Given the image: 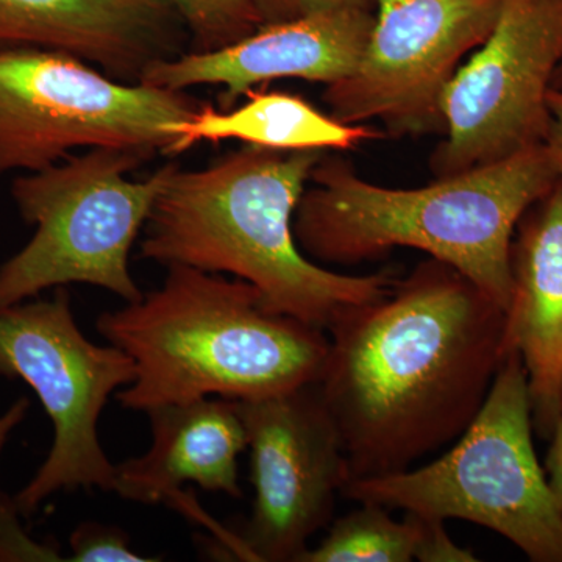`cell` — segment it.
Returning a JSON list of instances; mask_svg holds the SVG:
<instances>
[{"label":"cell","instance_id":"cell-1","mask_svg":"<svg viewBox=\"0 0 562 562\" xmlns=\"http://www.w3.org/2000/svg\"><path fill=\"white\" fill-rule=\"evenodd\" d=\"M505 325L498 303L432 258L333 322L317 386L349 480L406 471L457 441L508 355Z\"/></svg>","mask_w":562,"mask_h":562},{"label":"cell","instance_id":"cell-2","mask_svg":"<svg viewBox=\"0 0 562 562\" xmlns=\"http://www.w3.org/2000/svg\"><path fill=\"white\" fill-rule=\"evenodd\" d=\"M324 154L246 146L199 171L177 168L144 225L140 257L247 281L269 312L327 331L386 295L395 277L336 272L299 247L295 210Z\"/></svg>","mask_w":562,"mask_h":562},{"label":"cell","instance_id":"cell-3","mask_svg":"<svg viewBox=\"0 0 562 562\" xmlns=\"http://www.w3.org/2000/svg\"><path fill=\"white\" fill-rule=\"evenodd\" d=\"M558 181L543 144L408 190L371 183L349 161L324 155L295 210L294 235L317 265H360L398 247L424 251L506 312L514 233Z\"/></svg>","mask_w":562,"mask_h":562},{"label":"cell","instance_id":"cell-4","mask_svg":"<svg viewBox=\"0 0 562 562\" xmlns=\"http://www.w3.org/2000/svg\"><path fill=\"white\" fill-rule=\"evenodd\" d=\"M99 333L132 358L122 408L147 413L217 395L254 401L319 382L328 335L269 312L247 281L169 266L165 283L103 313Z\"/></svg>","mask_w":562,"mask_h":562},{"label":"cell","instance_id":"cell-5","mask_svg":"<svg viewBox=\"0 0 562 562\" xmlns=\"http://www.w3.org/2000/svg\"><path fill=\"white\" fill-rule=\"evenodd\" d=\"M341 495L443 522L468 520L531 561L562 562V512L532 446L530 386L517 351L506 355L482 409L449 452L422 468L349 480Z\"/></svg>","mask_w":562,"mask_h":562},{"label":"cell","instance_id":"cell-6","mask_svg":"<svg viewBox=\"0 0 562 562\" xmlns=\"http://www.w3.org/2000/svg\"><path fill=\"white\" fill-rule=\"evenodd\" d=\"M149 157L95 147L13 181V201L35 233L0 266V312L70 283L102 288L127 303L143 297L128 266L131 251L179 168L171 162L149 179L128 180Z\"/></svg>","mask_w":562,"mask_h":562},{"label":"cell","instance_id":"cell-7","mask_svg":"<svg viewBox=\"0 0 562 562\" xmlns=\"http://www.w3.org/2000/svg\"><path fill=\"white\" fill-rule=\"evenodd\" d=\"M199 109L187 91L113 79L68 52L2 47L0 177L43 171L83 147L172 154Z\"/></svg>","mask_w":562,"mask_h":562},{"label":"cell","instance_id":"cell-8","mask_svg":"<svg viewBox=\"0 0 562 562\" xmlns=\"http://www.w3.org/2000/svg\"><path fill=\"white\" fill-rule=\"evenodd\" d=\"M0 375L27 383L54 424L46 461L14 497L22 516L57 492H113L116 464L103 452L99 419L110 395L135 379V364L81 333L65 286L0 312Z\"/></svg>","mask_w":562,"mask_h":562},{"label":"cell","instance_id":"cell-9","mask_svg":"<svg viewBox=\"0 0 562 562\" xmlns=\"http://www.w3.org/2000/svg\"><path fill=\"white\" fill-rule=\"evenodd\" d=\"M561 63L562 0H503L490 36L443 92L446 139L431 155L435 179L543 144Z\"/></svg>","mask_w":562,"mask_h":562},{"label":"cell","instance_id":"cell-10","mask_svg":"<svg viewBox=\"0 0 562 562\" xmlns=\"http://www.w3.org/2000/svg\"><path fill=\"white\" fill-rule=\"evenodd\" d=\"M503 0H373V27L357 68L324 102L349 125L387 135L443 133L442 95L462 58L482 46Z\"/></svg>","mask_w":562,"mask_h":562},{"label":"cell","instance_id":"cell-11","mask_svg":"<svg viewBox=\"0 0 562 562\" xmlns=\"http://www.w3.org/2000/svg\"><path fill=\"white\" fill-rule=\"evenodd\" d=\"M246 427L255 490L250 519L225 546L244 560L299 562L328 527L349 465L317 383L235 401Z\"/></svg>","mask_w":562,"mask_h":562},{"label":"cell","instance_id":"cell-12","mask_svg":"<svg viewBox=\"0 0 562 562\" xmlns=\"http://www.w3.org/2000/svg\"><path fill=\"white\" fill-rule=\"evenodd\" d=\"M373 27V9H346L260 25L214 50L150 63L140 83L169 91L224 88L225 110L258 85L283 79L331 85L357 68Z\"/></svg>","mask_w":562,"mask_h":562},{"label":"cell","instance_id":"cell-13","mask_svg":"<svg viewBox=\"0 0 562 562\" xmlns=\"http://www.w3.org/2000/svg\"><path fill=\"white\" fill-rule=\"evenodd\" d=\"M157 0H0V49L68 52L113 79L139 81L173 57L172 20Z\"/></svg>","mask_w":562,"mask_h":562},{"label":"cell","instance_id":"cell-14","mask_svg":"<svg viewBox=\"0 0 562 562\" xmlns=\"http://www.w3.org/2000/svg\"><path fill=\"white\" fill-rule=\"evenodd\" d=\"M512 249L505 351L522 358L532 425L550 438L562 414V181L520 220Z\"/></svg>","mask_w":562,"mask_h":562},{"label":"cell","instance_id":"cell-15","mask_svg":"<svg viewBox=\"0 0 562 562\" xmlns=\"http://www.w3.org/2000/svg\"><path fill=\"white\" fill-rule=\"evenodd\" d=\"M151 446L116 465L114 491L122 498L157 505L184 501L187 483L241 498L238 458L247 449L246 427L235 401L201 398L147 412Z\"/></svg>","mask_w":562,"mask_h":562},{"label":"cell","instance_id":"cell-16","mask_svg":"<svg viewBox=\"0 0 562 562\" xmlns=\"http://www.w3.org/2000/svg\"><path fill=\"white\" fill-rule=\"evenodd\" d=\"M246 98L243 105L233 110L201 105L180 125L171 155L203 140L236 139L265 149L327 151L353 149L382 136L366 125L342 124L301 95L250 91Z\"/></svg>","mask_w":562,"mask_h":562},{"label":"cell","instance_id":"cell-17","mask_svg":"<svg viewBox=\"0 0 562 562\" xmlns=\"http://www.w3.org/2000/svg\"><path fill=\"white\" fill-rule=\"evenodd\" d=\"M360 508L333 519L319 546L310 547L299 562H409L416 560L419 517L405 513L395 520L376 503H358Z\"/></svg>","mask_w":562,"mask_h":562},{"label":"cell","instance_id":"cell-18","mask_svg":"<svg viewBox=\"0 0 562 562\" xmlns=\"http://www.w3.org/2000/svg\"><path fill=\"white\" fill-rule=\"evenodd\" d=\"M184 22L199 52L246 38L261 25L250 0H157Z\"/></svg>","mask_w":562,"mask_h":562},{"label":"cell","instance_id":"cell-19","mask_svg":"<svg viewBox=\"0 0 562 562\" xmlns=\"http://www.w3.org/2000/svg\"><path fill=\"white\" fill-rule=\"evenodd\" d=\"M74 562H151L160 558L143 557L132 550L127 532L113 525L80 524L69 538Z\"/></svg>","mask_w":562,"mask_h":562},{"label":"cell","instance_id":"cell-20","mask_svg":"<svg viewBox=\"0 0 562 562\" xmlns=\"http://www.w3.org/2000/svg\"><path fill=\"white\" fill-rule=\"evenodd\" d=\"M14 498L0 492V562L66 561L55 543L33 541L22 528Z\"/></svg>","mask_w":562,"mask_h":562},{"label":"cell","instance_id":"cell-21","mask_svg":"<svg viewBox=\"0 0 562 562\" xmlns=\"http://www.w3.org/2000/svg\"><path fill=\"white\" fill-rule=\"evenodd\" d=\"M261 25L346 9H373V0H250Z\"/></svg>","mask_w":562,"mask_h":562},{"label":"cell","instance_id":"cell-22","mask_svg":"<svg viewBox=\"0 0 562 562\" xmlns=\"http://www.w3.org/2000/svg\"><path fill=\"white\" fill-rule=\"evenodd\" d=\"M420 536L416 560L420 562H473L479 558L471 550L462 549L446 531V522L419 516Z\"/></svg>","mask_w":562,"mask_h":562},{"label":"cell","instance_id":"cell-23","mask_svg":"<svg viewBox=\"0 0 562 562\" xmlns=\"http://www.w3.org/2000/svg\"><path fill=\"white\" fill-rule=\"evenodd\" d=\"M549 128H547L543 146L549 151L554 171L562 181V90H550L549 99Z\"/></svg>","mask_w":562,"mask_h":562},{"label":"cell","instance_id":"cell-24","mask_svg":"<svg viewBox=\"0 0 562 562\" xmlns=\"http://www.w3.org/2000/svg\"><path fill=\"white\" fill-rule=\"evenodd\" d=\"M546 475L562 512V414L552 432V447L547 457Z\"/></svg>","mask_w":562,"mask_h":562},{"label":"cell","instance_id":"cell-25","mask_svg":"<svg viewBox=\"0 0 562 562\" xmlns=\"http://www.w3.org/2000/svg\"><path fill=\"white\" fill-rule=\"evenodd\" d=\"M29 408H31V401L22 397L20 401L14 402L13 405L0 416V454H2L7 441H9L11 431L27 416Z\"/></svg>","mask_w":562,"mask_h":562},{"label":"cell","instance_id":"cell-26","mask_svg":"<svg viewBox=\"0 0 562 562\" xmlns=\"http://www.w3.org/2000/svg\"><path fill=\"white\" fill-rule=\"evenodd\" d=\"M552 88H554V90H562V63L557 74H554Z\"/></svg>","mask_w":562,"mask_h":562}]
</instances>
